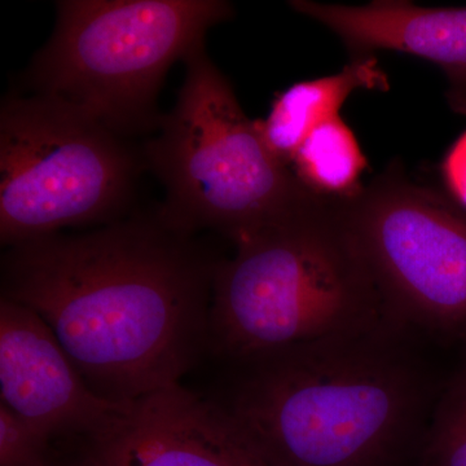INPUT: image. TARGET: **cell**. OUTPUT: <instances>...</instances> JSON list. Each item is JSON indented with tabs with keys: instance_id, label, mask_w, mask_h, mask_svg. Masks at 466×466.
<instances>
[{
	"instance_id": "obj_1",
	"label": "cell",
	"mask_w": 466,
	"mask_h": 466,
	"mask_svg": "<svg viewBox=\"0 0 466 466\" xmlns=\"http://www.w3.org/2000/svg\"><path fill=\"white\" fill-rule=\"evenodd\" d=\"M220 259L157 208L7 248L2 299L43 319L92 391L130 403L180 383L208 349Z\"/></svg>"
},
{
	"instance_id": "obj_2",
	"label": "cell",
	"mask_w": 466,
	"mask_h": 466,
	"mask_svg": "<svg viewBox=\"0 0 466 466\" xmlns=\"http://www.w3.org/2000/svg\"><path fill=\"white\" fill-rule=\"evenodd\" d=\"M407 336L389 323L254 359L227 407L271 466H398L431 400Z\"/></svg>"
},
{
	"instance_id": "obj_3",
	"label": "cell",
	"mask_w": 466,
	"mask_h": 466,
	"mask_svg": "<svg viewBox=\"0 0 466 466\" xmlns=\"http://www.w3.org/2000/svg\"><path fill=\"white\" fill-rule=\"evenodd\" d=\"M236 248L214 275L208 349L219 357L245 364L395 324L336 200L314 196Z\"/></svg>"
},
{
	"instance_id": "obj_4",
	"label": "cell",
	"mask_w": 466,
	"mask_h": 466,
	"mask_svg": "<svg viewBox=\"0 0 466 466\" xmlns=\"http://www.w3.org/2000/svg\"><path fill=\"white\" fill-rule=\"evenodd\" d=\"M186 78L144 167L165 187L159 216L177 231H213L233 242L308 204L309 193L266 146L205 46L186 58Z\"/></svg>"
},
{
	"instance_id": "obj_5",
	"label": "cell",
	"mask_w": 466,
	"mask_h": 466,
	"mask_svg": "<svg viewBox=\"0 0 466 466\" xmlns=\"http://www.w3.org/2000/svg\"><path fill=\"white\" fill-rule=\"evenodd\" d=\"M47 45L27 69V92L52 97L127 137L161 124L170 67L233 17L222 0H63Z\"/></svg>"
},
{
	"instance_id": "obj_6",
	"label": "cell",
	"mask_w": 466,
	"mask_h": 466,
	"mask_svg": "<svg viewBox=\"0 0 466 466\" xmlns=\"http://www.w3.org/2000/svg\"><path fill=\"white\" fill-rule=\"evenodd\" d=\"M142 152L69 104L12 95L0 109V241L106 226L130 210Z\"/></svg>"
},
{
	"instance_id": "obj_7",
	"label": "cell",
	"mask_w": 466,
	"mask_h": 466,
	"mask_svg": "<svg viewBox=\"0 0 466 466\" xmlns=\"http://www.w3.org/2000/svg\"><path fill=\"white\" fill-rule=\"evenodd\" d=\"M386 315L410 332L466 345V210L392 161L336 200Z\"/></svg>"
},
{
	"instance_id": "obj_8",
	"label": "cell",
	"mask_w": 466,
	"mask_h": 466,
	"mask_svg": "<svg viewBox=\"0 0 466 466\" xmlns=\"http://www.w3.org/2000/svg\"><path fill=\"white\" fill-rule=\"evenodd\" d=\"M57 466H271L228 407L182 383L126 404Z\"/></svg>"
},
{
	"instance_id": "obj_9",
	"label": "cell",
	"mask_w": 466,
	"mask_h": 466,
	"mask_svg": "<svg viewBox=\"0 0 466 466\" xmlns=\"http://www.w3.org/2000/svg\"><path fill=\"white\" fill-rule=\"evenodd\" d=\"M0 403L55 441L106 428L127 403L91 390L41 317L0 299Z\"/></svg>"
},
{
	"instance_id": "obj_10",
	"label": "cell",
	"mask_w": 466,
	"mask_h": 466,
	"mask_svg": "<svg viewBox=\"0 0 466 466\" xmlns=\"http://www.w3.org/2000/svg\"><path fill=\"white\" fill-rule=\"evenodd\" d=\"M289 5L332 30L351 58L397 51L440 66L449 79L451 108L466 115V7L426 8L403 0L366 5L293 0Z\"/></svg>"
},
{
	"instance_id": "obj_11",
	"label": "cell",
	"mask_w": 466,
	"mask_h": 466,
	"mask_svg": "<svg viewBox=\"0 0 466 466\" xmlns=\"http://www.w3.org/2000/svg\"><path fill=\"white\" fill-rule=\"evenodd\" d=\"M389 88L388 76L375 55L351 58L337 75L299 82L281 92L267 118L257 119V127L272 155L289 167L300 143L317 126L339 116L352 92Z\"/></svg>"
},
{
	"instance_id": "obj_12",
	"label": "cell",
	"mask_w": 466,
	"mask_h": 466,
	"mask_svg": "<svg viewBox=\"0 0 466 466\" xmlns=\"http://www.w3.org/2000/svg\"><path fill=\"white\" fill-rule=\"evenodd\" d=\"M291 173L309 193L327 200H349L363 191L367 168L358 139L341 116L317 126L294 152Z\"/></svg>"
},
{
	"instance_id": "obj_13",
	"label": "cell",
	"mask_w": 466,
	"mask_h": 466,
	"mask_svg": "<svg viewBox=\"0 0 466 466\" xmlns=\"http://www.w3.org/2000/svg\"><path fill=\"white\" fill-rule=\"evenodd\" d=\"M417 466H466V358L433 408Z\"/></svg>"
},
{
	"instance_id": "obj_14",
	"label": "cell",
	"mask_w": 466,
	"mask_h": 466,
	"mask_svg": "<svg viewBox=\"0 0 466 466\" xmlns=\"http://www.w3.org/2000/svg\"><path fill=\"white\" fill-rule=\"evenodd\" d=\"M54 441L0 403V466H57Z\"/></svg>"
},
{
	"instance_id": "obj_15",
	"label": "cell",
	"mask_w": 466,
	"mask_h": 466,
	"mask_svg": "<svg viewBox=\"0 0 466 466\" xmlns=\"http://www.w3.org/2000/svg\"><path fill=\"white\" fill-rule=\"evenodd\" d=\"M441 173L450 198L466 210V131L444 156Z\"/></svg>"
}]
</instances>
